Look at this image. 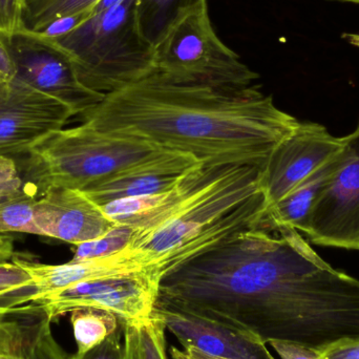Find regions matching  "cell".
<instances>
[{
    "mask_svg": "<svg viewBox=\"0 0 359 359\" xmlns=\"http://www.w3.org/2000/svg\"><path fill=\"white\" fill-rule=\"evenodd\" d=\"M83 123L207 164L265 168L273 149L299 126L259 86L176 81L160 72L107 95Z\"/></svg>",
    "mask_w": 359,
    "mask_h": 359,
    "instance_id": "cell-1",
    "label": "cell"
},
{
    "mask_svg": "<svg viewBox=\"0 0 359 359\" xmlns=\"http://www.w3.org/2000/svg\"><path fill=\"white\" fill-rule=\"evenodd\" d=\"M263 166L236 164L194 196L170 221L136 236L132 246L147 266L164 274L245 230L267 215Z\"/></svg>",
    "mask_w": 359,
    "mask_h": 359,
    "instance_id": "cell-2",
    "label": "cell"
},
{
    "mask_svg": "<svg viewBox=\"0 0 359 359\" xmlns=\"http://www.w3.org/2000/svg\"><path fill=\"white\" fill-rule=\"evenodd\" d=\"M82 84L111 94L155 69V46L141 29L138 0L94 8L77 25L52 34Z\"/></svg>",
    "mask_w": 359,
    "mask_h": 359,
    "instance_id": "cell-3",
    "label": "cell"
},
{
    "mask_svg": "<svg viewBox=\"0 0 359 359\" xmlns=\"http://www.w3.org/2000/svg\"><path fill=\"white\" fill-rule=\"evenodd\" d=\"M161 151L82 123L50 133L15 160L27 192L40 196L52 188L84 190Z\"/></svg>",
    "mask_w": 359,
    "mask_h": 359,
    "instance_id": "cell-4",
    "label": "cell"
},
{
    "mask_svg": "<svg viewBox=\"0 0 359 359\" xmlns=\"http://www.w3.org/2000/svg\"><path fill=\"white\" fill-rule=\"evenodd\" d=\"M154 46L156 71L176 81L248 86L259 79L217 36L207 1L180 13Z\"/></svg>",
    "mask_w": 359,
    "mask_h": 359,
    "instance_id": "cell-5",
    "label": "cell"
},
{
    "mask_svg": "<svg viewBox=\"0 0 359 359\" xmlns=\"http://www.w3.org/2000/svg\"><path fill=\"white\" fill-rule=\"evenodd\" d=\"M16 65L17 78L34 90L67 105L75 117L86 115L104 99L84 86L73 65L52 34L20 27L0 34Z\"/></svg>",
    "mask_w": 359,
    "mask_h": 359,
    "instance_id": "cell-6",
    "label": "cell"
},
{
    "mask_svg": "<svg viewBox=\"0 0 359 359\" xmlns=\"http://www.w3.org/2000/svg\"><path fill=\"white\" fill-rule=\"evenodd\" d=\"M162 276L149 267L133 273L105 276L79 283L38 301L53 320L82 307L107 310L124 322L153 316Z\"/></svg>",
    "mask_w": 359,
    "mask_h": 359,
    "instance_id": "cell-7",
    "label": "cell"
},
{
    "mask_svg": "<svg viewBox=\"0 0 359 359\" xmlns=\"http://www.w3.org/2000/svg\"><path fill=\"white\" fill-rule=\"evenodd\" d=\"M304 234L318 246L359 252V122L343 137L341 164L318 196Z\"/></svg>",
    "mask_w": 359,
    "mask_h": 359,
    "instance_id": "cell-8",
    "label": "cell"
},
{
    "mask_svg": "<svg viewBox=\"0 0 359 359\" xmlns=\"http://www.w3.org/2000/svg\"><path fill=\"white\" fill-rule=\"evenodd\" d=\"M74 117L67 105L18 78L0 80V156L22 155Z\"/></svg>",
    "mask_w": 359,
    "mask_h": 359,
    "instance_id": "cell-9",
    "label": "cell"
},
{
    "mask_svg": "<svg viewBox=\"0 0 359 359\" xmlns=\"http://www.w3.org/2000/svg\"><path fill=\"white\" fill-rule=\"evenodd\" d=\"M341 147L343 137L333 136L322 124L299 121L295 130L273 149L264 168L262 183L268 209Z\"/></svg>",
    "mask_w": 359,
    "mask_h": 359,
    "instance_id": "cell-10",
    "label": "cell"
},
{
    "mask_svg": "<svg viewBox=\"0 0 359 359\" xmlns=\"http://www.w3.org/2000/svg\"><path fill=\"white\" fill-rule=\"evenodd\" d=\"M236 164H207L190 170L170 189L147 196L122 198L100 206L116 225H128L149 233L170 221L203 190L225 176Z\"/></svg>",
    "mask_w": 359,
    "mask_h": 359,
    "instance_id": "cell-11",
    "label": "cell"
},
{
    "mask_svg": "<svg viewBox=\"0 0 359 359\" xmlns=\"http://www.w3.org/2000/svg\"><path fill=\"white\" fill-rule=\"evenodd\" d=\"M153 316L162 320L182 348L191 346L227 359H276L259 337L219 320L161 305H156Z\"/></svg>",
    "mask_w": 359,
    "mask_h": 359,
    "instance_id": "cell-12",
    "label": "cell"
},
{
    "mask_svg": "<svg viewBox=\"0 0 359 359\" xmlns=\"http://www.w3.org/2000/svg\"><path fill=\"white\" fill-rule=\"evenodd\" d=\"M39 236L77 245L100 238L116 225L81 190L52 188L36 201Z\"/></svg>",
    "mask_w": 359,
    "mask_h": 359,
    "instance_id": "cell-13",
    "label": "cell"
},
{
    "mask_svg": "<svg viewBox=\"0 0 359 359\" xmlns=\"http://www.w3.org/2000/svg\"><path fill=\"white\" fill-rule=\"evenodd\" d=\"M201 163L204 162L194 156L164 149L81 191L98 206L122 198L157 194L176 185Z\"/></svg>",
    "mask_w": 359,
    "mask_h": 359,
    "instance_id": "cell-14",
    "label": "cell"
},
{
    "mask_svg": "<svg viewBox=\"0 0 359 359\" xmlns=\"http://www.w3.org/2000/svg\"><path fill=\"white\" fill-rule=\"evenodd\" d=\"M14 257L33 278L36 294L32 304L79 283L105 276L133 273L149 268L142 255L130 248L109 257L88 261H71L59 265L41 264L16 255Z\"/></svg>",
    "mask_w": 359,
    "mask_h": 359,
    "instance_id": "cell-15",
    "label": "cell"
},
{
    "mask_svg": "<svg viewBox=\"0 0 359 359\" xmlns=\"http://www.w3.org/2000/svg\"><path fill=\"white\" fill-rule=\"evenodd\" d=\"M341 151L343 147L282 200L270 207L266 215L268 221L273 225L289 226L301 233H305L310 215L318 196L341 164Z\"/></svg>",
    "mask_w": 359,
    "mask_h": 359,
    "instance_id": "cell-16",
    "label": "cell"
},
{
    "mask_svg": "<svg viewBox=\"0 0 359 359\" xmlns=\"http://www.w3.org/2000/svg\"><path fill=\"white\" fill-rule=\"evenodd\" d=\"M100 0H21L22 27L34 32L58 33L77 25Z\"/></svg>",
    "mask_w": 359,
    "mask_h": 359,
    "instance_id": "cell-17",
    "label": "cell"
},
{
    "mask_svg": "<svg viewBox=\"0 0 359 359\" xmlns=\"http://www.w3.org/2000/svg\"><path fill=\"white\" fill-rule=\"evenodd\" d=\"M46 316L37 304L0 312V359H25L29 337Z\"/></svg>",
    "mask_w": 359,
    "mask_h": 359,
    "instance_id": "cell-18",
    "label": "cell"
},
{
    "mask_svg": "<svg viewBox=\"0 0 359 359\" xmlns=\"http://www.w3.org/2000/svg\"><path fill=\"white\" fill-rule=\"evenodd\" d=\"M71 324L77 352L72 359H81L90 350L102 344L118 330L122 320L113 312L92 307L74 309Z\"/></svg>",
    "mask_w": 359,
    "mask_h": 359,
    "instance_id": "cell-19",
    "label": "cell"
},
{
    "mask_svg": "<svg viewBox=\"0 0 359 359\" xmlns=\"http://www.w3.org/2000/svg\"><path fill=\"white\" fill-rule=\"evenodd\" d=\"M122 322L126 359H168L162 320L151 316L147 320Z\"/></svg>",
    "mask_w": 359,
    "mask_h": 359,
    "instance_id": "cell-20",
    "label": "cell"
},
{
    "mask_svg": "<svg viewBox=\"0 0 359 359\" xmlns=\"http://www.w3.org/2000/svg\"><path fill=\"white\" fill-rule=\"evenodd\" d=\"M35 294L31 274L14 257L0 262V312L29 305Z\"/></svg>",
    "mask_w": 359,
    "mask_h": 359,
    "instance_id": "cell-21",
    "label": "cell"
},
{
    "mask_svg": "<svg viewBox=\"0 0 359 359\" xmlns=\"http://www.w3.org/2000/svg\"><path fill=\"white\" fill-rule=\"evenodd\" d=\"M207 0H138L141 29L155 44L170 23L180 13Z\"/></svg>",
    "mask_w": 359,
    "mask_h": 359,
    "instance_id": "cell-22",
    "label": "cell"
},
{
    "mask_svg": "<svg viewBox=\"0 0 359 359\" xmlns=\"http://www.w3.org/2000/svg\"><path fill=\"white\" fill-rule=\"evenodd\" d=\"M137 233L130 226L115 225L100 238L77 245L72 261H88L121 252L132 246Z\"/></svg>",
    "mask_w": 359,
    "mask_h": 359,
    "instance_id": "cell-23",
    "label": "cell"
},
{
    "mask_svg": "<svg viewBox=\"0 0 359 359\" xmlns=\"http://www.w3.org/2000/svg\"><path fill=\"white\" fill-rule=\"evenodd\" d=\"M37 198L34 194L25 192L17 198L0 202V234L16 232L39 236L34 219Z\"/></svg>",
    "mask_w": 359,
    "mask_h": 359,
    "instance_id": "cell-24",
    "label": "cell"
},
{
    "mask_svg": "<svg viewBox=\"0 0 359 359\" xmlns=\"http://www.w3.org/2000/svg\"><path fill=\"white\" fill-rule=\"evenodd\" d=\"M50 323L52 320L46 316L34 329L25 347V359H72L53 337Z\"/></svg>",
    "mask_w": 359,
    "mask_h": 359,
    "instance_id": "cell-25",
    "label": "cell"
},
{
    "mask_svg": "<svg viewBox=\"0 0 359 359\" xmlns=\"http://www.w3.org/2000/svg\"><path fill=\"white\" fill-rule=\"evenodd\" d=\"M25 192V182L15 158L0 156V202L17 198Z\"/></svg>",
    "mask_w": 359,
    "mask_h": 359,
    "instance_id": "cell-26",
    "label": "cell"
},
{
    "mask_svg": "<svg viewBox=\"0 0 359 359\" xmlns=\"http://www.w3.org/2000/svg\"><path fill=\"white\" fill-rule=\"evenodd\" d=\"M123 334V322L115 333L102 344L88 351L81 359H126L124 341H121Z\"/></svg>",
    "mask_w": 359,
    "mask_h": 359,
    "instance_id": "cell-27",
    "label": "cell"
},
{
    "mask_svg": "<svg viewBox=\"0 0 359 359\" xmlns=\"http://www.w3.org/2000/svg\"><path fill=\"white\" fill-rule=\"evenodd\" d=\"M318 352L320 359H359V335L337 339Z\"/></svg>",
    "mask_w": 359,
    "mask_h": 359,
    "instance_id": "cell-28",
    "label": "cell"
},
{
    "mask_svg": "<svg viewBox=\"0 0 359 359\" xmlns=\"http://www.w3.org/2000/svg\"><path fill=\"white\" fill-rule=\"evenodd\" d=\"M21 0H0V34L10 35L22 27Z\"/></svg>",
    "mask_w": 359,
    "mask_h": 359,
    "instance_id": "cell-29",
    "label": "cell"
},
{
    "mask_svg": "<svg viewBox=\"0 0 359 359\" xmlns=\"http://www.w3.org/2000/svg\"><path fill=\"white\" fill-rule=\"evenodd\" d=\"M268 345L280 359H320L318 350L289 341H272Z\"/></svg>",
    "mask_w": 359,
    "mask_h": 359,
    "instance_id": "cell-30",
    "label": "cell"
},
{
    "mask_svg": "<svg viewBox=\"0 0 359 359\" xmlns=\"http://www.w3.org/2000/svg\"><path fill=\"white\" fill-rule=\"evenodd\" d=\"M15 79H17L16 65L11 50L0 35V80L8 82Z\"/></svg>",
    "mask_w": 359,
    "mask_h": 359,
    "instance_id": "cell-31",
    "label": "cell"
},
{
    "mask_svg": "<svg viewBox=\"0 0 359 359\" xmlns=\"http://www.w3.org/2000/svg\"><path fill=\"white\" fill-rule=\"evenodd\" d=\"M170 354H172V359H227L203 353L200 350L196 349V348L191 347V346L183 347L182 349L172 347L170 349Z\"/></svg>",
    "mask_w": 359,
    "mask_h": 359,
    "instance_id": "cell-32",
    "label": "cell"
},
{
    "mask_svg": "<svg viewBox=\"0 0 359 359\" xmlns=\"http://www.w3.org/2000/svg\"><path fill=\"white\" fill-rule=\"evenodd\" d=\"M14 255L13 236L10 234H0V262L11 261Z\"/></svg>",
    "mask_w": 359,
    "mask_h": 359,
    "instance_id": "cell-33",
    "label": "cell"
},
{
    "mask_svg": "<svg viewBox=\"0 0 359 359\" xmlns=\"http://www.w3.org/2000/svg\"><path fill=\"white\" fill-rule=\"evenodd\" d=\"M343 39H345L348 43L356 46L359 48V34L345 33L341 36Z\"/></svg>",
    "mask_w": 359,
    "mask_h": 359,
    "instance_id": "cell-34",
    "label": "cell"
},
{
    "mask_svg": "<svg viewBox=\"0 0 359 359\" xmlns=\"http://www.w3.org/2000/svg\"><path fill=\"white\" fill-rule=\"evenodd\" d=\"M331 1L350 2V4H359V0H331Z\"/></svg>",
    "mask_w": 359,
    "mask_h": 359,
    "instance_id": "cell-35",
    "label": "cell"
}]
</instances>
